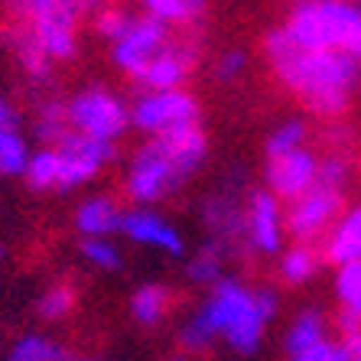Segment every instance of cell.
Instances as JSON below:
<instances>
[{
  "mask_svg": "<svg viewBox=\"0 0 361 361\" xmlns=\"http://www.w3.org/2000/svg\"><path fill=\"white\" fill-rule=\"evenodd\" d=\"M264 49L283 88L293 92L312 114L338 118L342 111H348L361 82L358 62L352 56L329 49H300L283 26L267 33Z\"/></svg>",
  "mask_w": 361,
  "mask_h": 361,
  "instance_id": "obj_1",
  "label": "cell"
},
{
  "mask_svg": "<svg viewBox=\"0 0 361 361\" xmlns=\"http://www.w3.org/2000/svg\"><path fill=\"white\" fill-rule=\"evenodd\" d=\"M277 293L261 286V290H247L241 280L221 277L215 286H209V296L202 300L189 326L183 329L179 345L185 352H209L215 338H225L235 352L251 355L261 348L264 332L270 319L277 316Z\"/></svg>",
  "mask_w": 361,
  "mask_h": 361,
  "instance_id": "obj_2",
  "label": "cell"
},
{
  "mask_svg": "<svg viewBox=\"0 0 361 361\" xmlns=\"http://www.w3.org/2000/svg\"><path fill=\"white\" fill-rule=\"evenodd\" d=\"M209 137L199 124L176 127L169 134L150 137L124 173V195L137 205H153L176 192L185 179L205 163Z\"/></svg>",
  "mask_w": 361,
  "mask_h": 361,
  "instance_id": "obj_3",
  "label": "cell"
},
{
  "mask_svg": "<svg viewBox=\"0 0 361 361\" xmlns=\"http://www.w3.org/2000/svg\"><path fill=\"white\" fill-rule=\"evenodd\" d=\"M114 157V143L92 140V137L72 134L62 137L56 147H42L26 163V183L39 192H66L94 179Z\"/></svg>",
  "mask_w": 361,
  "mask_h": 361,
  "instance_id": "obj_4",
  "label": "cell"
},
{
  "mask_svg": "<svg viewBox=\"0 0 361 361\" xmlns=\"http://www.w3.org/2000/svg\"><path fill=\"white\" fill-rule=\"evenodd\" d=\"M283 30L300 49L345 52L361 62V10L352 4H336V0L300 4Z\"/></svg>",
  "mask_w": 361,
  "mask_h": 361,
  "instance_id": "obj_5",
  "label": "cell"
},
{
  "mask_svg": "<svg viewBox=\"0 0 361 361\" xmlns=\"http://www.w3.org/2000/svg\"><path fill=\"white\" fill-rule=\"evenodd\" d=\"M20 26H26L42 52L52 62H66L75 56L78 7L75 0H13Z\"/></svg>",
  "mask_w": 361,
  "mask_h": 361,
  "instance_id": "obj_6",
  "label": "cell"
},
{
  "mask_svg": "<svg viewBox=\"0 0 361 361\" xmlns=\"http://www.w3.org/2000/svg\"><path fill=\"white\" fill-rule=\"evenodd\" d=\"M68 127L92 140L114 143L130 127V108L108 88H85L66 101Z\"/></svg>",
  "mask_w": 361,
  "mask_h": 361,
  "instance_id": "obj_7",
  "label": "cell"
},
{
  "mask_svg": "<svg viewBox=\"0 0 361 361\" xmlns=\"http://www.w3.org/2000/svg\"><path fill=\"white\" fill-rule=\"evenodd\" d=\"M130 124L150 137L169 134L176 127L199 124V101L185 88H169V92H140V98L130 108Z\"/></svg>",
  "mask_w": 361,
  "mask_h": 361,
  "instance_id": "obj_8",
  "label": "cell"
},
{
  "mask_svg": "<svg viewBox=\"0 0 361 361\" xmlns=\"http://www.w3.org/2000/svg\"><path fill=\"white\" fill-rule=\"evenodd\" d=\"M342 219V192L312 185L306 195L290 202V209L283 212L286 235H293L296 244H312L326 241V235L332 231V225Z\"/></svg>",
  "mask_w": 361,
  "mask_h": 361,
  "instance_id": "obj_9",
  "label": "cell"
},
{
  "mask_svg": "<svg viewBox=\"0 0 361 361\" xmlns=\"http://www.w3.org/2000/svg\"><path fill=\"white\" fill-rule=\"evenodd\" d=\"M202 221L212 231V241H219L228 254H251L247 247V202L238 195L235 183H228L221 192L205 199Z\"/></svg>",
  "mask_w": 361,
  "mask_h": 361,
  "instance_id": "obj_10",
  "label": "cell"
},
{
  "mask_svg": "<svg viewBox=\"0 0 361 361\" xmlns=\"http://www.w3.org/2000/svg\"><path fill=\"white\" fill-rule=\"evenodd\" d=\"M169 39L173 36H169L166 23H160V20H153V17H134L130 26L124 30V36L114 42V62H118L121 72L137 78L143 68L166 49Z\"/></svg>",
  "mask_w": 361,
  "mask_h": 361,
  "instance_id": "obj_11",
  "label": "cell"
},
{
  "mask_svg": "<svg viewBox=\"0 0 361 361\" xmlns=\"http://www.w3.org/2000/svg\"><path fill=\"white\" fill-rule=\"evenodd\" d=\"M195 62H199V46L189 39H169L166 49L143 68L134 78L140 92H169V88H183V82L192 75Z\"/></svg>",
  "mask_w": 361,
  "mask_h": 361,
  "instance_id": "obj_12",
  "label": "cell"
},
{
  "mask_svg": "<svg viewBox=\"0 0 361 361\" xmlns=\"http://www.w3.org/2000/svg\"><path fill=\"white\" fill-rule=\"evenodd\" d=\"M316 176H319V157L306 147L267 160V192H274L280 202L306 195L316 185Z\"/></svg>",
  "mask_w": 361,
  "mask_h": 361,
  "instance_id": "obj_13",
  "label": "cell"
},
{
  "mask_svg": "<svg viewBox=\"0 0 361 361\" xmlns=\"http://www.w3.org/2000/svg\"><path fill=\"white\" fill-rule=\"evenodd\" d=\"M283 209L280 199L267 189L247 195V247L254 254H280L283 251Z\"/></svg>",
  "mask_w": 361,
  "mask_h": 361,
  "instance_id": "obj_14",
  "label": "cell"
},
{
  "mask_svg": "<svg viewBox=\"0 0 361 361\" xmlns=\"http://www.w3.org/2000/svg\"><path fill=\"white\" fill-rule=\"evenodd\" d=\"M121 231H124L130 241L147 244V247H157V251H166L169 257H183L185 254V241L176 228L169 225L163 215L150 209H130L124 212L121 219Z\"/></svg>",
  "mask_w": 361,
  "mask_h": 361,
  "instance_id": "obj_15",
  "label": "cell"
},
{
  "mask_svg": "<svg viewBox=\"0 0 361 361\" xmlns=\"http://www.w3.org/2000/svg\"><path fill=\"white\" fill-rule=\"evenodd\" d=\"M322 261L336 267L361 261V205L342 212V219L332 225V231L322 241Z\"/></svg>",
  "mask_w": 361,
  "mask_h": 361,
  "instance_id": "obj_16",
  "label": "cell"
},
{
  "mask_svg": "<svg viewBox=\"0 0 361 361\" xmlns=\"http://www.w3.org/2000/svg\"><path fill=\"white\" fill-rule=\"evenodd\" d=\"M121 219L124 212L111 195H92L78 205L75 228L82 231V238H111L114 231H121Z\"/></svg>",
  "mask_w": 361,
  "mask_h": 361,
  "instance_id": "obj_17",
  "label": "cell"
},
{
  "mask_svg": "<svg viewBox=\"0 0 361 361\" xmlns=\"http://www.w3.org/2000/svg\"><path fill=\"white\" fill-rule=\"evenodd\" d=\"M10 42V49H13V56H17L20 68L26 72V78L33 85H42V82H49V72H52V59L42 52V46L33 39V33L26 30V26L17 23V30L7 36Z\"/></svg>",
  "mask_w": 361,
  "mask_h": 361,
  "instance_id": "obj_18",
  "label": "cell"
},
{
  "mask_svg": "<svg viewBox=\"0 0 361 361\" xmlns=\"http://www.w3.org/2000/svg\"><path fill=\"white\" fill-rule=\"evenodd\" d=\"M173 310V293L163 283H143L130 296V312L140 326H157L166 319V312Z\"/></svg>",
  "mask_w": 361,
  "mask_h": 361,
  "instance_id": "obj_19",
  "label": "cell"
},
{
  "mask_svg": "<svg viewBox=\"0 0 361 361\" xmlns=\"http://www.w3.org/2000/svg\"><path fill=\"white\" fill-rule=\"evenodd\" d=\"M319 264H322V251H316L312 244H293V247H286L280 254V277L286 283H306L319 274Z\"/></svg>",
  "mask_w": 361,
  "mask_h": 361,
  "instance_id": "obj_20",
  "label": "cell"
},
{
  "mask_svg": "<svg viewBox=\"0 0 361 361\" xmlns=\"http://www.w3.org/2000/svg\"><path fill=\"white\" fill-rule=\"evenodd\" d=\"M319 342H326V319H322L319 310H306L290 322L283 348L290 355H296V352H306V348H312V345H319Z\"/></svg>",
  "mask_w": 361,
  "mask_h": 361,
  "instance_id": "obj_21",
  "label": "cell"
},
{
  "mask_svg": "<svg viewBox=\"0 0 361 361\" xmlns=\"http://www.w3.org/2000/svg\"><path fill=\"white\" fill-rule=\"evenodd\" d=\"M225 261H228V251L221 247L219 241H205L199 247L192 261H189V280L202 286H215L221 277H225Z\"/></svg>",
  "mask_w": 361,
  "mask_h": 361,
  "instance_id": "obj_22",
  "label": "cell"
},
{
  "mask_svg": "<svg viewBox=\"0 0 361 361\" xmlns=\"http://www.w3.org/2000/svg\"><path fill=\"white\" fill-rule=\"evenodd\" d=\"M68 134H72V127H68L66 101H59V98L42 101L39 111H36V137L42 140V147H56Z\"/></svg>",
  "mask_w": 361,
  "mask_h": 361,
  "instance_id": "obj_23",
  "label": "cell"
},
{
  "mask_svg": "<svg viewBox=\"0 0 361 361\" xmlns=\"http://www.w3.org/2000/svg\"><path fill=\"white\" fill-rule=\"evenodd\" d=\"M147 17L166 26H189L205 13V0H143Z\"/></svg>",
  "mask_w": 361,
  "mask_h": 361,
  "instance_id": "obj_24",
  "label": "cell"
},
{
  "mask_svg": "<svg viewBox=\"0 0 361 361\" xmlns=\"http://www.w3.org/2000/svg\"><path fill=\"white\" fill-rule=\"evenodd\" d=\"M7 361H68V355L59 342H52V338L33 332V336H23L13 342Z\"/></svg>",
  "mask_w": 361,
  "mask_h": 361,
  "instance_id": "obj_25",
  "label": "cell"
},
{
  "mask_svg": "<svg viewBox=\"0 0 361 361\" xmlns=\"http://www.w3.org/2000/svg\"><path fill=\"white\" fill-rule=\"evenodd\" d=\"M30 147H26L20 130H0V179L23 176L26 163H30Z\"/></svg>",
  "mask_w": 361,
  "mask_h": 361,
  "instance_id": "obj_26",
  "label": "cell"
},
{
  "mask_svg": "<svg viewBox=\"0 0 361 361\" xmlns=\"http://www.w3.org/2000/svg\"><path fill=\"white\" fill-rule=\"evenodd\" d=\"M75 302H78L75 286L52 283L49 290L39 296V302H36V312H39V319H46V322H59V319H66L68 312L75 310Z\"/></svg>",
  "mask_w": 361,
  "mask_h": 361,
  "instance_id": "obj_27",
  "label": "cell"
},
{
  "mask_svg": "<svg viewBox=\"0 0 361 361\" xmlns=\"http://www.w3.org/2000/svg\"><path fill=\"white\" fill-rule=\"evenodd\" d=\"M336 296L342 302V312L361 319V261L336 267Z\"/></svg>",
  "mask_w": 361,
  "mask_h": 361,
  "instance_id": "obj_28",
  "label": "cell"
},
{
  "mask_svg": "<svg viewBox=\"0 0 361 361\" xmlns=\"http://www.w3.org/2000/svg\"><path fill=\"white\" fill-rule=\"evenodd\" d=\"M302 147H306V124H302V121H286V124H280L277 130L270 134L267 160H274V157H286V153L302 150Z\"/></svg>",
  "mask_w": 361,
  "mask_h": 361,
  "instance_id": "obj_29",
  "label": "cell"
},
{
  "mask_svg": "<svg viewBox=\"0 0 361 361\" xmlns=\"http://www.w3.org/2000/svg\"><path fill=\"white\" fill-rule=\"evenodd\" d=\"M352 176V163L345 153H329L319 160V176H316V185L322 189H332V192H342L345 183Z\"/></svg>",
  "mask_w": 361,
  "mask_h": 361,
  "instance_id": "obj_30",
  "label": "cell"
},
{
  "mask_svg": "<svg viewBox=\"0 0 361 361\" xmlns=\"http://www.w3.org/2000/svg\"><path fill=\"white\" fill-rule=\"evenodd\" d=\"M82 257L101 270H118L124 264V257L111 244V238H82Z\"/></svg>",
  "mask_w": 361,
  "mask_h": 361,
  "instance_id": "obj_31",
  "label": "cell"
},
{
  "mask_svg": "<svg viewBox=\"0 0 361 361\" xmlns=\"http://www.w3.org/2000/svg\"><path fill=\"white\" fill-rule=\"evenodd\" d=\"M130 13H124V10H118V7H104L98 13V17H94V30H98L101 36H108L111 42H118L121 36H124V30L127 26H130Z\"/></svg>",
  "mask_w": 361,
  "mask_h": 361,
  "instance_id": "obj_32",
  "label": "cell"
},
{
  "mask_svg": "<svg viewBox=\"0 0 361 361\" xmlns=\"http://www.w3.org/2000/svg\"><path fill=\"white\" fill-rule=\"evenodd\" d=\"M290 361H348L342 352V345H332L326 338V342L312 345V348H306V352H296L290 355Z\"/></svg>",
  "mask_w": 361,
  "mask_h": 361,
  "instance_id": "obj_33",
  "label": "cell"
},
{
  "mask_svg": "<svg viewBox=\"0 0 361 361\" xmlns=\"http://www.w3.org/2000/svg\"><path fill=\"white\" fill-rule=\"evenodd\" d=\"M244 66H247V56H244L241 49H231L219 59V66H215V78H219V82H235V78L244 72Z\"/></svg>",
  "mask_w": 361,
  "mask_h": 361,
  "instance_id": "obj_34",
  "label": "cell"
},
{
  "mask_svg": "<svg viewBox=\"0 0 361 361\" xmlns=\"http://www.w3.org/2000/svg\"><path fill=\"white\" fill-rule=\"evenodd\" d=\"M20 127V111L10 98H0V130H17Z\"/></svg>",
  "mask_w": 361,
  "mask_h": 361,
  "instance_id": "obj_35",
  "label": "cell"
},
{
  "mask_svg": "<svg viewBox=\"0 0 361 361\" xmlns=\"http://www.w3.org/2000/svg\"><path fill=\"white\" fill-rule=\"evenodd\" d=\"M78 7H92V4H108V0H75Z\"/></svg>",
  "mask_w": 361,
  "mask_h": 361,
  "instance_id": "obj_36",
  "label": "cell"
},
{
  "mask_svg": "<svg viewBox=\"0 0 361 361\" xmlns=\"http://www.w3.org/2000/svg\"><path fill=\"white\" fill-rule=\"evenodd\" d=\"M336 4H355V0H336Z\"/></svg>",
  "mask_w": 361,
  "mask_h": 361,
  "instance_id": "obj_37",
  "label": "cell"
},
{
  "mask_svg": "<svg viewBox=\"0 0 361 361\" xmlns=\"http://www.w3.org/2000/svg\"><path fill=\"white\" fill-rule=\"evenodd\" d=\"M0 264H4V247H0Z\"/></svg>",
  "mask_w": 361,
  "mask_h": 361,
  "instance_id": "obj_38",
  "label": "cell"
},
{
  "mask_svg": "<svg viewBox=\"0 0 361 361\" xmlns=\"http://www.w3.org/2000/svg\"><path fill=\"white\" fill-rule=\"evenodd\" d=\"M300 4H310V0H300Z\"/></svg>",
  "mask_w": 361,
  "mask_h": 361,
  "instance_id": "obj_39",
  "label": "cell"
}]
</instances>
